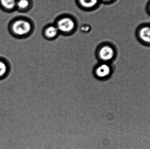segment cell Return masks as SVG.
Here are the masks:
<instances>
[{
  "label": "cell",
  "mask_w": 150,
  "mask_h": 149,
  "mask_svg": "<svg viewBox=\"0 0 150 149\" xmlns=\"http://www.w3.org/2000/svg\"><path fill=\"white\" fill-rule=\"evenodd\" d=\"M117 0H100L101 4L105 5H111L115 3Z\"/></svg>",
  "instance_id": "7c38bea8"
},
{
  "label": "cell",
  "mask_w": 150,
  "mask_h": 149,
  "mask_svg": "<svg viewBox=\"0 0 150 149\" xmlns=\"http://www.w3.org/2000/svg\"><path fill=\"white\" fill-rule=\"evenodd\" d=\"M109 63L100 62L95 68V73L96 76L100 78H106L110 74L111 68Z\"/></svg>",
  "instance_id": "ba28073f"
},
{
  "label": "cell",
  "mask_w": 150,
  "mask_h": 149,
  "mask_svg": "<svg viewBox=\"0 0 150 149\" xmlns=\"http://www.w3.org/2000/svg\"><path fill=\"white\" fill-rule=\"evenodd\" d=\"M78 8L85 12H92L99 8L101 3L100 0H75Z\"/></svg>",
  "instance_id": "5b68a950"
},
{
  "label": "cell",
  "mask_w": 150,
  "mask_h": 149,
  "mask_svg": "<svg viewBox=\"0 0 150 149\" xmlns=\"http://www.w3.org/2000/svg\"><path fill=\"white\" fill-rule=\"evenodd\" d=\"M136 36L141 43L150 46V24L140 25L137 30Z\"/></svg>",
  "instance_id": "277c9868"
},
{
  "label": "cell",
  "mask_w": 150,
  "mask_h": 149,
  "mask_svg": "<svg viewBox=\"0 0 150 149\" xmlns=\"http://www.w3.org/2000/svg\"><path fill=\"white\" fill-rule=\"evenodd\" d=\"M17 0H0V10L6 13H11L16 11Z\"/></svg>",
  "instance_id": "9c48e42d"
},
{
  "label": "cell",
  "mask_w": 150,
  "mask_h": 149,
  "mask_svg": "<svg viewBox=\"0 0 150 149\" xmlns=\"http://www.w3.org/2000/svg\"><path fill=\"white\" fill-rule=\"evenodd\" d=\"M147 10L148 13L150 15V1L148 3L147 6Z\"/></svg>",
  "instance_id": "4fadbf2b"
},
{
  "label": "cell",
  "mask_w": 150,
  "mask_h": 149,
  "mask_svg": "<svg viewBox=\"0 0 150 149\" xmlns=\"http://www.w3.org/2000/svg\"><path fill=\"white\" fill-rule=\"evenodd\" d=\"M42 35L43 37L47 41H54L60 35L58 28L54 23L46 24L42 29Z\"/></svg>",
  "instance_id": "8992f818"
},
{
  "label": "cell",
  "mask_w": 150,
  "mask_h": 149,
  "mask_svg": "<svg viewBox=\"0 0 150 149\" xmlns=\"http://www.w3.org/2000/svg\"><path fill=\"white\" fill-rule=\"evenodd\" d=\"M33 5V0H17L16 11L20 13H27L32 9Z\"/></svg>",
  "instance_id": "52a82bcc"
},
{
  "label": "cell",
  "mask_w": 150,
  "mask_h": 149,
  "mask_svg": "<svg viewBox=\"0 0 150 149\" xmlns=\"http://www.w3.org/2000/svg\"><path fill=\"white\" fill-rule=\"evenodd\" d=\"M80 32L83 33H88L91 32L92 30V27L89 24H83L79 27Z\"/></svg>",
  "instance_id": "8fae6325"
},
{
  "label": "cell",
  "mask_w": 150,
  "mask_h": 149,
  "mask_svg": "<svg viewBox=\"0 0 150 149\" xmlns=\"http://www.w3.org/2000/svg\"><path fill=\"white\" fill-rule=\"evenodd\" d=\"M95 53L96 57L100 62L109 63L116 57L117 48L113 43L105 41L97 46Z\"/></svg>",
  "instance_id": "3957f363"
},
{
  "label": "cell",
  "mask_w": 150,
  "mask_h": 149,
  "mask_svg": "<svg viewBox=\"0 0 150 149\" xmlns=\"http://www.w3.org/2000/svg\"><path fill=\"white\" fill-rule=\"evenodd\" d=\"M54 23L58 28L60 35L64 36H73L77 31L79 27L77 17L69 13H62L59 15Z\"/></svg>",
  "instance_id": "7a4b0ae2"
},
{
  "label": "cell",
  "mask_w": 150,
  "mask_h": 149,
  "mask_svg": "<svg viewBox=\"0 0 150 149\" xmlns=\"http://www.w3.org/2000/svg\"><path fill=\"white\" fill-rule=\"evenodd\" d=\"M7 29L12 37L17 39H24L30 37L34 33L35 24L30 17L20 15L10 20Z\"/></svg>",
  "instance_id": "6da1fadb"
},
{
  "label": "cell",
  "mask_w": 150,
  "mask_h": 149,
  "mask_svg": "<svg viewBox=\"0 0 150 149\" xmlns=\"http://www.w3.org/2000/svg\"><path fill=\"white\" fill-rule=\"evenodd\" d=\"M11 69V64L9 60L4 57L0 56V79L7 76Z\"/></svg>",
  "instance_id": "30bf717a"
}]
</instances>
